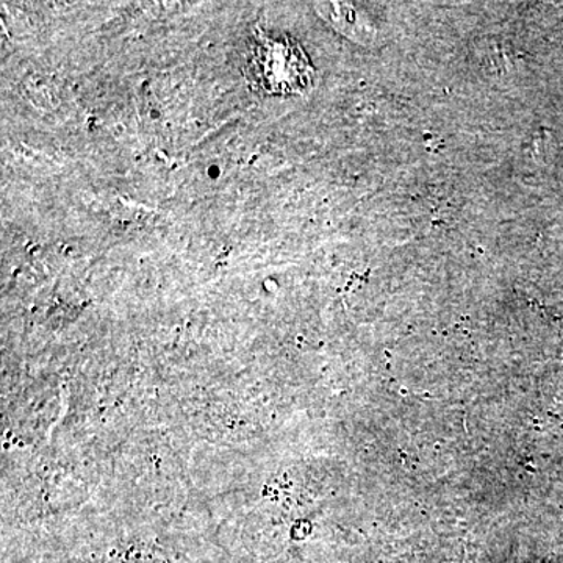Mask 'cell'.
Instances as JSON below:
<instances>
[{
  "mask_svg": "<svg viewBox=\"0 0 563 563\" xmlns=\"http://www.w3.org/2000/svg\"><path fill=\"white\" fill-rule=\"evenodd\" d=\"M244 76L255 91L288 95L309 88L312 68L295 43L257 31L247 52Z\"/></svg>",
  "mask_w": 563,
  "mask_h": 563,
  "instance_id": "obj_1",
  "label": "cell"
}]
</instances>
